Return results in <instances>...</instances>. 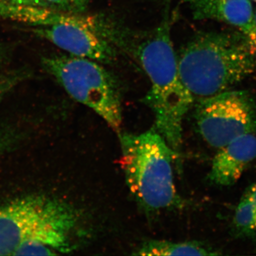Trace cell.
I'll list each match as a JSON object with an SVG mask.
<instances>
[{"instance_id": "6da1fadb", "label": "cell", "mask_w": 256, "mask_h": 256, "mask_svg": "<svg viewBox=\"0 0 256 256\" xmlns=\"http://www.w3.org/2000/svg\"><path fill=\"white\" fill-rule=\"evenodd\" d=\"M172 23V16L166 15L158 28L138 33L104 18L100 28L114 48L130 55L148 76L150 88L144 104L154 114V130L178 154L182 143L184 119L194 100L180 78Z\"/></svg>"}, {"instance_id": "7a4b0ae2", "label": "cell", "mask_w": 256, "mask_h": 256, "mask_svg": "<svg viewBox=\"0 0 256 256\" xmlns=\"http://www.w3.org/2000/svg\"><path fill=\"white\" fill-rule=\"evenodd\" d=\"M78 210L45 195H30L0 206V256H56L73 252Z\"/></svg>"}, {"instance_id": "3957f363", "label": "cell", "mask_w": 256, "mask_h": 256, "mask_svg": "<svg viewBox=\"0 0 256 256\" xmlns=\"http://www.w3.org/2000/svg\"><path fill=\"white\" fill-rule=\"evenodd\" d=\"M178 54L183 85L194 102L226 92L256 72V54L239 32L198 34Z\"/></svg>"}, {"instance_id": "277c9868", "label": "cell", "mask_w": 256, "mask_h": 256, "mask_svg": "<svg viewBox=\"0 0 256 256\" xmlns=\"http://www.w3.org/2000/svg\"><path fill=\"white\" fill-rule=\"evenodd\" d=\"M120 144L126 184L143 208L159 212L182 205L173 171L176 153L158 131L120 133Z\"/></svg>"}, {"instance_id": "5b68a950", "label": "cell", "mask_w": 256, "mask_h": 256, "mask_svg": "<svg viewBox=\"0 0 256 256\" xmlns=\"http://www.w3.org/2000/svg\"><path fill=\"white\" fill-rule=\"evenodd\" d=\"M42 64L70 97L92 109L120 132L122 101L117 80L96 60L73 55L45 57Z\"/></svg>"}, {"instance_id": "8992f818", "label": "cell", "mask_w": 256, "mask_h": 256, "mask_svg": "<svg viewBox=\"0 0 256 256\" xmlns=\"http://www.w3.org/2000/svg\"><path fill=\"white\" fill-rule=\"evenodd\" d=\"M36 34L68 52L99 63L116 60V48L101 32L95 16L40 6L34 13Z\"/></svg>"}, {"instance_id": "52a82bcc", "label": "cell", "mask_w": 256, "mask_h": 256, "mask_svg": "<svg viewBox=\"0 0 256 256\" xmlns=\"http://www.w3.org/2000/svg\"><path fill=\"white\" fill-rule=\"evenodd\" d=\"M198 132L210 146L220 149L244 134L256 132V100L246 90H230L197 102Z\"/></svg>"}, {"instance_id": "ba28073f", "label": "cell", "mask_w": 256, "mask_h": 256, "mask_svg": "<svg viewBox=\"0 0 256 256\" xmlns=\"http://www.w3.org/2000/svg\"><path fill=\"white\" fill-rule=\"evenodd\" d=\"M197 20H214L236 28L256 54L255 8L252 0H181Z\"/></svg>"}, {"instance_id": "9c48e42d", "label": "cell", "mask_w": 256, "mask_h": 256, "mask_svg": "<svg viewBox=\"0 0 256 256\" xmlns=\"http://www.w3.org/2000/svg\"><path fill=\"white\" fill-rule=\"evenodd\" d=\"M256 159V134H244L218 149L212 160L208 178L218 186H232Z\"/></svg>"}, {"instance_id": "30bf717a", "label": "cell", "mask_w": 256, "mask_h": 256, "mask_svg": "<svg viewBox=\"0 0 256 256\" xmlns=\"http://www.w3.org/2000/svg\"><path fill=\"white\" fill-rule=\"evenodd\" d=\"M232 232L237 238L256 242V181L240 197L232 220Z\"/></svg>"}, {"instance_id": "8fae6325", "label": "cell", "mask_w": 256, "mask_h": 256, "mask_svg": "<svg viewBox=\"0 0 256 256\" xmlns=\"http://www.w3.org/2000/svg\"><path fill=\"white\" fill-rule=\"evenodd\" d=\"M132 254L143 256L220 255L200 242H172L164 240L146 242Z\"/></svg>"}, {"instance_id": "7c38bea8", "label": "cell", "mask_w": 256, "mask_h": 256, "mask_svg": "<svg viewBox=\"0 0 256 256\" xmlns=\"http://www.w3.org/2000/svg\"><path fill=\"white\" fill-rule=\"evenodd\" d=\"M52 9L64 12L82 14L88 8L92 0H44Z\"/></svg>"}, {"instance_id": "4fadbf2b", "label": "cell", "mask_w": 256, "mask_h": 256, "mask_svg": "<svg viewBox=\"0 0 256 256\" xmlns=\"http://www.w3.org/2000/svg\"><path fill=\"white\" fill-rule=\"evenodd\" d=\"M20 78H18V76H10L8 78L0 80V101L4 97L6 92H9L14 87Z\"/></svg>"}, {"instance_id": "5bb4252c", "label": "cell", "mask_w": 256, "mask_h": 256, "mask_svg": "<svg viewBox=\"0 0 256 256\" xmlns=\"http://www.w3.org/2000/svg\"><path fill=\"white\" fill-rule=\"evenodd\" d=\"M14 136L6 130L0 129V152L4 151L13 142Z\"/></svg>"}, {"instance_id": "9a60e30c", "label": "cell", "mask_w": 256, "mask_h": 256, "mask_svg": "<svg viewBox=\"0 0 256 256\" xmlns=\"http://www.w3.org/2000/svg\"><path fill=\"white\" fill-rule=\"evenodd\" d=\"M10 2L18 4L46 6V8H48V6H47V4L44 0H10Z\"/></svg>"}, {"instance_id": "2e32d148", "label": "cell", "mask_w": 256, "mask_h": 256, "mask_svg": "<svg viewBox=\"0 0 256 256\" xmlns=\"http://www.w3.org/2000/svg\"><path fill=\"white\" fill-rule=\"evenodd\" d=\"M5 55V50L4 47L1 46L0 45V64L2 62L3 60H4Z\"/></svg>"}, {"instance_id": "e0dca14e", "label": "cell", "mask_w": 256, "mask_h": 256, "mask_svg": "<svg viewBox=\"0 0 256 256\" xmlns=\"http://www.w3.org/2000/svg\"><path fill=\"white\" fill-rule=\"evenodd\" d=\"M254 20H255V24L256 26V6L255 8V14H254Z\"/></svg>"}, {"instance_id": "ac0fdd59", "label": "cell", "mask_w": 256, "mask_h": 256, "mask_svg": "<svg viewBox=\"0 0 256 256\" xmlns=\"http://www.w3.org/2000/svg\"><path fill=\"white\" fill-rule=\"evenodd\" d=\"M10 1V0H0V2Z\"/></svg>"}, {"instance_id": "d6986e66", "label": "cell", "mask_w": 256, "mask_h": 256, "mask_svg": "<svg viewBox=\"0 0 256 256\" xmlns=\"http://www.w3.org/2000/svg\"><path fill=\"white\" fill-rule=\"evenodd\" d=\"M252 2H254V3H256V0H252Z\"/></svg>"}]
</instances>
